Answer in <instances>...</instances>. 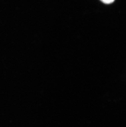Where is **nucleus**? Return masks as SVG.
Segmentation results:
<instances>
[{
  "label": "nucleus",
  "mask_w": 126,
  "mask_h": 127,
  "mask_svg": "<svg viewBox=\"0 0 126 127\" xmlns=\"http://www.w3.org/2000/svg\"><path fill=\"white\" fill-rule=\"evenodd\" d=\"M100 0L104 3L106 4L111 3L115 1V0Z\"/></svg>",
  "instance_id": "f257e3e1"
}]
</instances>
